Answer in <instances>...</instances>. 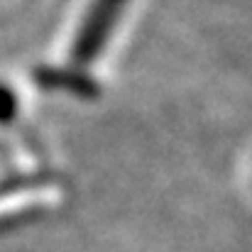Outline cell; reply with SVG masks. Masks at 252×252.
I'll list each match as a JSON object with an SVG mask.
<instances>
[{
  "mask_svg": "<svg viewBox=\"0 0 252 252\" xmlns=\"http://www.w3.org/2000/svg\"><path fill=\"white\" fill-rule=\"evenodd\" d=\"M125 2L127 0H93V5L84 20V27H81V37H79L81 49H95L105 39L108 30L118 20Z\"/></svg>",
  "mask_w": 252,
  "mask_h": 252,
  "instance_id": "6da1fadb",
  "label": "cell"
}]
</instances>
